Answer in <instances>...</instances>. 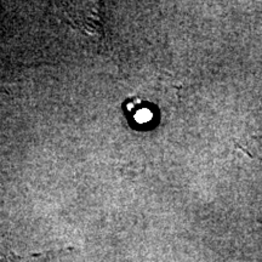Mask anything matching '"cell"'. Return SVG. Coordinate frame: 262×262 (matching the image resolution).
Masks as SVG:
<instances>
[{
  "label": "cell",
  "mask_w": 262,
  "mask_h": 262,
  "mask_svg": "<svg viewBox=\"0 0 262 262\" xmlns=\"http://www.w3.org/2000/svg\"><path fill=\"white\" fill-rule=\"evenodd\" d=\"M44 254H34V255H29V256H22V255H17L15 254L14 251L10 250L8 248H3L0 245V262H22L24 260H28V258L32 257H40Z\"/></svg>",
  "instance_id": "obj_1"
}]
</instances>
